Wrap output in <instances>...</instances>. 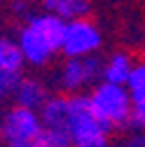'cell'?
Masks as SVG:
<instances>
[{"label": "cell", "instance_id": "obj_17", "mask_svg": "<svg viewBox=\"0 0 145 147\" xmlns=\"http://www.w3.org/2000/svg\"><path fill=\"white\" fill-rule=\"evenodd\" d=\"M0 147H3V142H0Z\"/></svg>", "mask_w": 145, "mask_h": 147}, {"label": "cell", "instance_id": "obj_13", "mask_svg": "<svg viewBox=\"0 0 145 147\" xmlns=\"http://www.w3.org/2000/svg\"><path fill=\"white\" fill-rule=\"evenodd\" d=\"M126 89L133 100L145 98V61H136L131 68V75L126 80Z\"/></svg>", "mask_w": 145, "mask_h": 147}, {"label": "cell", "instance_id": "obj_15", "mask_svg": "<svg viewBox=\"0 0 145 147\" xmlns=\"http://www.w3.org/2000/svg\"><path fill=\"white\" fill-rule=\"evenodd\" d=\"M131 126L136 128V131H145V98H140V100H133Z\"/></svg>", "mask_w": 145, "mask_h": 147}, {"label": "cell", "instance_id": "obj_10", "mask_svg": "<svg viewBox=\"0 0 145 147\" xmlns=\"http://www.w3.org/2000/svg\"><path fill=\"white\" fill-rule=\"evenodd\" d=\"M40 5L45 12L56 14L63 21H72L80 19V16H89V0H40Z\"/></svg>", "mask_w": 145, "mask_h": 147}, {"label": "cell", "instance_id": "obj_7", "mask_svg": "<svg viewBox=\"0 0 145 147\" xmlns=\"http://www.w3.org/2000/svg\"><path fill=\"white\" fill-rule=\"evenodd\" d=\"M49 96L51 94H49V86L45 84V80L33 77V75H24L19 86H16V91H14L12 100L16 105H24V107H30V110H40Z\"/></svg>", "mask_w": 145, "mask_h": 147}, {"label": "cell", "instance_id": "obj_6", "mask_svg": "<svg viewBox=\"0 0 145 147\" xmlns=\"http://www.w3.org/2000/svg\"><path fill=\"white\" fill-rule=\"evenodd\" d=\"M101 47H103V33H101V28L89 19V16H80V19L66 21L63 40H61L63 59L96 56Z\"/></svg>", "mask_w": 145, "mask_h": 147}, {"label": "cell", "instance_id": "obj_2", "mask_svg": "<svg viewBox=\"0 0 145 147\" xmlns=\"http://www.w3.org/2000/svg\"><path fill=\"white\" fill-rule=\"evenodd\" d=\"M87 100L94 117L110 131H124L131 126L133 115V98L126 84H112L101 80L94 89L87 91Z\"/></svg>", "mask_w": 145, "mask_h": 147}, {"label": "cell", "instance_id": "obj_1", "mask_svg": "<svg viewBox=\"0 0 145 147\" xmlns=\"http://www.w3.org/2000/svg\"><path fill=\"white\" fill-rule=\"evenodd\" d=\"M63 28L66 21L59 19L56 14H49L45 9L38 14H28L16 33V42L24 51L26 65L45 68L56 59L61 54Z\"/></svg>", "mask_w": 145, "mask_h": 147}, {"label": "cell", "instance_id": "obj_9", "mask_svg": "<svg viewBox=\"0 0 145 147\" xmlns=\"http://www.w3.org/2000/svg\"><path fill=\"white\" fill-rule=\"evenodd\" d=\"M133 59L131 54L126 51H112L110 56L103 61V72H101V80L105 82H112V84H126L131 75V68H133Z\"/></svg>", "mask_w": 145, "mask_h": 147}, {"label": "cell", "instance_id": "obj_4", "mask_svg": "<svg viewBox=\"0 0 145 147\" xmlns=\"http://www.w3.org/2000/svg\"><path fill=\"white\" fill-rule=\"evenodd\" d=\"M42 128L45 124L38 110L14 103L0 115V142L3 147H33Z\"/></svg>", "mask_w": 145, "mask_h": 147}, {"label": "cell", "instance_id": "obj_16", "mask_svg": "<svg viewBox=\"0 0 145 147\" xmlns=\"http://www.w3.org/2000/svg\"><path fill=\"white\" fill-rule=\"evenodd\" d=\"M119 147H145V131H136L129 138H124Z\"/></svg>", "mask_w": 145, "mask_h": 147}, {"label": "cell", "instance_id": "obj_8", "mask_svg": "<svg viewBox=\"0 0 145 147\" xmlns=\"http://www.w3.org/2000/svg\"><path fill=\"white\" fill-rule=\"evenodd\" d=\"M45 126H56V128H68L70 119V94H51L45 105L38 110Z\"/></svg>", "mask_w": 145, "mask_h": 147}, {"label": "cell", "instance_id": "obj_11", "mask_svg": "<svg viewBox=\"0 0 145 147\" xmlns=\"http://www.w3.org/2000/svg\"><path fill=\"white\" fill-rule=\"evenodd\" d=\"M24 68H26V59H24V51L16 42V38L0 35V70L24 72Z\"/></svg>", "mask_w": 145, "mask_h": 147}, {"label": "cell", "instance_id": "obj_3", "mask_svg": "<svg viewBox=\"0 0 145 147\" xmlns=\"http://www.w3.org/2000/svg\"><path fill=\"white\" fill-rule=\"evenodd\" d=\"M68 133L72 147H110L112 131L105 128L91 112L87 94H70V119Z\"/></svg>", "mask_w": 145, "mask_h": 147}, {"label": "cell", "instance_id": "obj_12", "mask_svg": "<svg viewBox=\"0 0 145 147\" xmlns=\"http://www.w3.org/2000/svg\"><path fill=\"white\" fill-rule=\"evenodd\" d=\"M33 147H72L68 128H56V126H45L42 133L38 136Z\"/></svg>", "mask_w": 145, "mask_h": 147}, {"label": "cell", "instance_id": "obj_5", "mask_svg": "<svg viewBox=\"0 0 145 147\" xmlns=\"http://www.w3.org/2000/svg\"><path fill=\"white\" fill-rule=\"evenodd\" d=\"M103 61L96 56H72L63 59L56 70V86L63 94H87L101 82Z\"/></svg>", "mask_w": 145, "mask_h": 147}, {"label": "cell", "instance_id": "obj_14", "mask_svg": "<svg viewBox=\"0 0 145 147\" xmlns=\"http://www.w3.org/2000/svg\"><path fill=\"white\" fill-rule=\"evenodd\" d=\"M24 77V72H9V70H0V100L14 98V91L19 86Z\"/></svg>", "mask_w": 145, "mask_h": 147}]
</instances>
